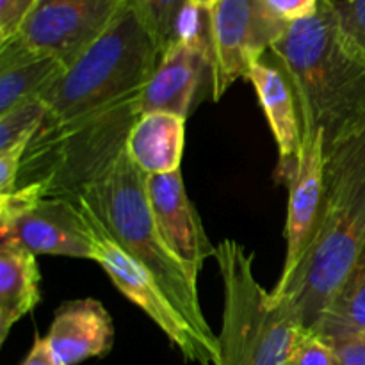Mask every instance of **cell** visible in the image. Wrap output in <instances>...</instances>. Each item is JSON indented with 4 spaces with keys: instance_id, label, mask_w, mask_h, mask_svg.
<instances>
[{
    "instance_id": "cell-1",
    "label": "cell",
    "mask_w": 365,
    "mask_h": 365,
    "mask_svg": "<svg viewBox=\"0 0 365 365\" xmlns=\"http://www.w3.org/2000/svg\"><path fill=\"white\" fill-rule=\"evenodd\" d=\"M271 53L291 81L298 109L323 132L324 152L365 130V56L346 41L327 0L314 16L289 24Z\"/></svg>"
},
{
    "instance_id": "cell-2",
    "label": "cell",
    "mask_w": 365,
    "mask_h": 365,
    "mask_svg": "<svg viewBox=\"0 0 365 365\" xmlns=\"http://www.w3.org/2000/svg\"><path fill=\"white\" fill-rule=\"evenodd\" d=\"M365 248V130L327 153L324 195L316 234L291 280L273 289L312 328Z\"/></svg>"
},
{
    "instance_id": "cell-3",
    "label": "cell",
    "mask_w": 365,
    "mask_h": 365,
    "mask_svg": "<svg viewBox=\"0 0 365 365\" xmlns=\"http://www.w3.org/2000/svg\"><path fill=\"white\" fill-rule=\"evenodd\" d=\"M139 95L63 123L39 127L25 150L16 187L38 185L45 198L78 202L127 152Z\"/></svg>"
},
{
    "instance_id": "cell-4",
    "label": "cell",
    "mask_w": 365,
    "mask_h": 365,
    "mask_svg": "<svg viewBox=\"0 0 365 365\" xmlns=\"http://www.w3.org/2000/svg\"><path fill=\"white\" fill-rule=\"evenodd\" d=\"M160 61L159 48L128 0L113 24L41 95L43 127L106 109L139 95Z\"/></svg>"
},
{
    "instance_id": "cell-5",
    "label": "cell",
    "mask_w": 365,
    "mask_h": 365,
    "mask_svg": "<svg viewBox=\"0 0 365 365\" xmlns=\"http://www.w3.org/2000/svg\"><path fill=\"white\" fill-rule=\"evenodd\" d=\"M114 242L135 262L150 271L177 309L202 334L216 337L202 312L198 284L191 280L184 264L168 248L153 221L146 191V175L127 152L109 173L78 198Z\"/></svg>"
},
{
    "instance_id": "cell-6",
    "label": "cell",
    "mask_w": 365,
    "mask_h": 365,
    "mask_svg": "<svg viewBox=\"0 0 365 365\" xmlns=\"http://www.w3.org/2000/svg\"><path fill=\"white\" fill-rule=\"evenodd\" d=\"M223 280L220 365H284L299 327L291 299H274L253 273V253L225 239L214 253Z\"/></svg>"
},
{
    "instance_id": "cell-7",
    "label": "cell",
    "mask_w": 365,
    "mask_h": 365,
    "mask_svg": "<svg viewBox=\"0 0 365 365\" xmlns=\"http://www.w3.org/2000/svg\"><path fill=\"white\" fill-rule=\"evenodd\" d=\"M0 241H13L34 255L71 257L96 262L91 223L77 202L45 198L38 185L0 196Z\"/></svg>"
},
{
    "instance_id": "cell-8",
    "label": "cell",
    "mask_w": 365,
    "mask_h": 365,
    "mask_svg": "<svg viewBox=\"0 0 365 365\" xmlns=\"http://www.w3.org/2000/svg\"><path fill=\"white\" fill-rule=\"evenodd\" d=\"M82 209H84L86 216L91 223L93 234H95L96 262L109 274L118 291L128 302L138 305L163 330V334L170 339L171 344L182 353L187 362L198 365H220L221 349L217 337H209V335L202 334L177 309V305L157 284L150 271H146L141 264L127 255L86 207Z\"/></svg>"
},
{
    "instance_id": "cell-9",
    "label": "cell",
    "mask_w": 365,
    "mask_h": 365,
    "mask_svg": "<svg viewBox=\"0 0 365 365\" xmlns=\"http://www.w3.org/2000/svg\"><path fill=\"white\" fill-rule=\"evenodd\" d=\"M287 29L264 0H221L210 11V89L220 100L235 81L248 77Z\"/></svg>"
},
{
    "instance_id": "cell-10",
    "label": "cell",
    "mask_w": 365,
    "mask_h": 365,
    "mask_svg": "<svg viewBox=\"0 0 365 365\" xmlns=\"http://www.w3.org/2000/svg\"><path fill=\"white\" fill-rule=\"evenodd\" d=\"M203 77H210V11L195 9L189 4L177 41L163 53L143 88L139 110L187 118Z\"/></svg>"
},
{
    "instance_id": "cell-11",
    "label": "cell",
    "mask_w": 365,
    "mask_h": 365,
    "mask_svg": "<svg viewBox=\"0 0 365 365\" xmlns=\"http://www.w3.org/2000/svg\"><path fill=\"white\" fill-rule=\"evenodd\" d=\"M128 0H39L16 36L70 66L120 14Z\"/></svg>"
},
{
    "instance_id": "cell-12",
    "label": "cell",
    "mask_w": 365,
    "mask_h": 365,
    "mask_svg": "<svg viewBox=\"0 0 365 365\" xmlns=\"http://www.w3.org/2000/svg\"><path fill=\"white\" fill-rule=\"evenodd\" d=\"M299 123H302V146L294 166L285 177L289 185L287 223H285L287 250H285L282 277L274 289H282L291 280L296 267L309 252L323 205L324 166H327L323 132L303 110H299Z\"/></svg>"
},
{
    "instance_id": "cell-13",
    "label": "cell",
    "mask_w": 365,
    "mask_h": 365,
    "mask_svg": "<svg viewBox=\"0 0 365 365\" xmlns=\"http://www.w3.org/2000/svg\"><path fill=\"white\" fill-rule=\"evenodd\" d=\"M146 191L153 221L168 248L184 264L189 277L198 284L200 271L216 246L210 245L198 210L189 200L182 171L146 175Z\"/></svg>"
},
{
    "instance_id": "cell-14",
    "label": "cell",
    "mask_w": 365,
    "mask_h": 365,
    "mask_svg": "<svg viewBox=\"0 0 365 365\" xmlns=\"http://www.w3.org/2000/svg\"><path fill=\"white\" fill-rule=\"evenodd\" d=\"M45 339L57 365H78L113 349L114 323L98 299H71L56 310Z\"/></svg>"
},
{
    "instance_id": "cell-15",
    "label": "cell",
    "mask_w": 365,
    "mask_h": 365,
    "mask_svg": "<svg viewBox=\"0 0 365 365\" xmlns=\"http://www.w3.org/2000/svg\"><path fill=\"white\" fill-rule=\"evenodd\" d=\"M246 78L252 82L259 96L280 153V170L287 177L302 146V123L291 81L277 59L274 63H267L264 57L250 68Z\"/></svg>"
},
{
    "instance_id": "cell-16",
    "label": "cell",
    "mask_w": 365,
    "mask_h": 365,
    "mask_svg": "<svg viewBox=\"0 0 365 365\" xmlns=\"http://www.w3.org/2000/svg\"><path fill=\"white\" fill-rule=\"evenodd\" d=\"M66 68L61 59L31 48L18 38L0 45V114L41 96Z\"/></svg>"
},
{
    "instance_id": "cell-17",
    "label": "cell",
    "mask_w": 365,
    "mask_h": 365,
    "mask_svg": "<svg viewBox=\"0 0 365 365\" xmlns=\"http://www.w3.org/2000/svg\"><path fill=\"white\" fill-rule=\"evenodd\" d=\"M185 120L173 113H145L138 118L127 141V155L145 175L180 170L185 146Z\"/></svg>"
},
{
    "instance_id": "cell-18",
    "label": "cell",
    "mask_w": 365,
    "mask_h": 365,
    "mask_svg": "<svg viewBox=\"0 0 365 365\" xmlns=\"http://www.w3.org/2000/svg\"><path fill=\"white\" fill-rule=\"evenodd\" d=\"M41 271L32 252L13 241H0V344L11 328L41 302Z\"/></svg>"
},
{
    "instance_id": "cell-19",
    "label": "cell",
    "mask_w": 365,
    "mask_h": 365,
    "mask_svg": "<svg viewBox=\"0 0 365 365\" xmlns=\"http://www.w3.org/2000/svg\"><path fill=\"white\" fill-rule=\"evenodd\" d=\"M310 330L328 342L365 331V248Z\"/></svg>"
},
{
    "instance_id": "cell-20",
    "label": "cell",
    "mask_w": 365,
    "mask_h": 365,
    "mask_svg": "<svg viewBox=\"0 0 365 365\" xmlns=\"http://www.w3.org/2000/svg\"><path fill=\"white\" fill-rule=\"evenodd\" d=\"M139 16L152 34L160 57L177 41L182 16L189 0H132Z\"/></svg>"
},
{
    "instance_id": "cell-21",
    "label": "cell",
    "mask_w": 365,
    "mask_h": 365,
    "mask_svg": "<svg viewBox=\"0 0 365 365\" xmlns=\"http://www.w3.org/2000/svg\"><path fill=\"white\" fill-rule=\"evenodd\" d=\"M46 116V103L41 96L25 100L7 113L0 114V153L29 143Z\"/></svg>"
},
{
    "instance_id": "cell-22",
    "label": "cell",
    "mask_w": 365,
    "mask_h": 365,
    "mask_svg": "<svg viewBox=\"0 0 365 365\" xmlns=\"http://www.w3.org/2000/svg\"><path fill=\"white\" fill-rule=\"evenodd\" d=\"M284 365H341L334 346L310 328L299 327Z\"/></svg>"
},
{
    "instance_id": "cell-23",
    "label": "cell",
    "mask_w": 365,
    "mask_h": 365,
    "mask_svg": "<svg viewBox=\"0 0 365 365\" xmlns=\"http://www.w3.org/2000/svg\"><path fill=\"white\" fill-rule=\"evenodd\" d=\"M346 41L365 56V0H327Z\"/></svg>"
},
{
    "instance_id": "cell-24",
    "label": "cell",
    "mask_w": 365,
    "mask_h": 365,
    "mask_svg": "<svg viewBox=\"0 0 365 365\" xmlns=\"http://www.w3.org/2000/svg\"><path fill=\"white\" fill-rule=\"evenodd\" d=\"M39 0H0V45L20 34Z\"/></svg>"
},
{
    "instance_id": "cell-25",
    "label": "cell",
    "mask_w": 365,
    "mask_h": 365,
    "mask_svg": "<svg viewBox=\"0 0 365 365\" xmlns=\"http://www.w3.org/2000/svg\"><path fill=\"white\" fill-rule=\"evenodd\" d=\"M321 0H264L267 9L285 24L307 20L319 9Z\"/></svg>"
},
{
    "instance_id": "cell-26",
    "label": "cell",
    "mask_w": 365,
    "mask_h": 365,
    "mask_svg": "<svg viewBox=\"0 0 365 365\" xmlns=\"http://www.w3.org/2000/svg\"><path fill=\"white\" fill-rule=\"evenodd\" d=\"M29 143H21L14 148L0 153V196L11 195L13 191H16L18 175H20L21 160H24Z\"/></svg>"
},
{
    "instance_id": "cell-27",
    "label": "cell",
    "mask_w": 365,
    "mask_h": 365,
    "mask_svg": "<svg viewBox=\"0 0 365 365\" xmlns=\"http://www.w3.org/2000/svg\"><path fill=\"white\" fill-rule=\"evenodd\" d=\"M341 365H365V331L330 342Z\"/></svg>"
},
{
    "instance_id": "cell-28",
    "label": "cell",
    "mask_w": 365,
    "mask_h": 365,
    "mask_svg": "<svg viewBox=\"0 0 365 365\" xmlns=\"http://www.w3.org/2000/svg\"><path fill=\"white\" fill-rule=\"evenodd\" d=\"M21 365H57L52 353H50V348L48 344H46L45 337H41L39 334L34 335V342H32L31 351L27 353V356H25Z\"/></svg>"
},
{
    "instance_id": "cell-29",
    "label": "cell",
    "mask_w": 365,
    "mask_h": 365,
    "mask_svg": "<svg viewBox=\"0 0 365 365\" xmlns=\"http://www.w3.org/2000/svg\"><path fill=\"white\" fill-rule=\"evenodd\" d=\"M220 2L221 0H189V4L200 11H212Z\"/></svg>"
}]
</instances>
